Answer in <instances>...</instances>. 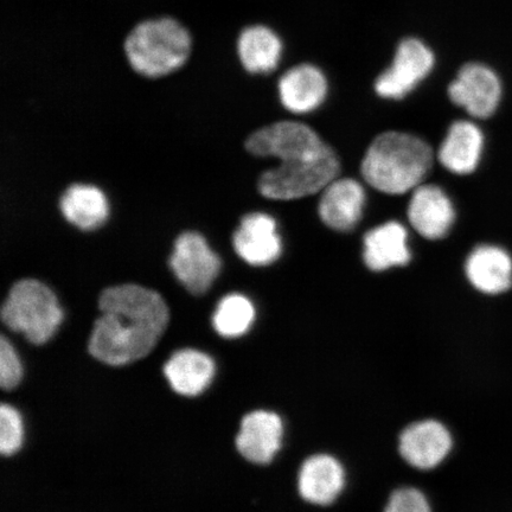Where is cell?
Here are the masks:
<instances>
[{"mask_svg":"<svg viewBox=\"0 0 512 512\" xmlns=\"http://www.w3.org/2000/svg\"><path fill=\"white\" fill-rule=\"evenodd\" d=\"M433 150L425 140L403 132L376 137L362 160V176L376 190L403 195L418 188L433 166Z\"/></svg>","mask_w":512,"mask_h":512,"instance_id":"cell-3","label":"cell"},{"mask_svg":"<svg viewBox=\"0 0 512 512\" xmlns=\"http://www.w3.org/2000/svg\"><path fill=\"white\" fill-rule=\"evenodd\" d=\"M190 51L188 30L172 18L140 23L125 42V53L131 67L151 79L162 78L183 67Z\"/></svg>","mask_w":512,"mask_h":512,"instance_id":"cell-4","label":"cell"},{"mask_svg":"<svg viewBox=\"0 0 512 512\" xmlns=\"http://www.w3.org/2000/svg\"><path fill=\"white\" fill-rule=\"evenodd\" d=\"M99 310L101 316L95 320L88 350L96 360L113 367L149 355L170 320L164 298L138 284L105 288L99 297Z\"/></svg>","mask_w":512,"mask_h":512,"instance_id":"cell-2","label":"cell"},{"mask_svg":"<svg viewBox=\"0 0 512 512\" xmlns=\"http://www.w3.org/2000/svg\"><path fill=\"white\" fill-rule=\"evenodd\" d=\"M366 191L352 178H336L323 190L318 204L320 220L332 230L348 233L363 215Z\"/></svg>","mask_w":512,"mask_h":512,"instance_id":"cell-11","label":"cell"},{"mask_svg":"<svg viewBox=\"0 0 512 512\" xmlns=\"http://www.w3.org/2000/svg\"><path fill=\"white\" fill-rule=\"evenodd\" d=\"M255 320L254 305L239 293L228 294L217 304L213 325L217 334L226 338L245 335Z\"/></svg>","mask_w":512,"mask_h":512,"instance_id":"cell-22","label":"cell"},{"mask_svg":"<svg viewBox=\"0 0 512 512\" xmlns=\"http://www.w3.org/2000/svg\"><path fill=\"white\" fill-rule=\"evenodd\" d=\"M384 512H431V508L421 491L403 488L390 497Z\"/></svg>","mask_w":512,"mask_h":512,"instance_id":"cell-25","label":"cell"},{"mask_svg":"<svg viewBox=\"0 0 512 512\" xmlns=\"http://www.w3.org/2000/svg\"><path fill=\"white\" fill-rule=\"evenodd\" d=\"M452 438L438 421L426 420L408 426L400 437V453L409 465L420 470L437 467L450 453Z\"/></svg>","mask_w":512,"mask_h":512,"instance_id":"cell-13","label":"cell"},{"mask_svg":"<svg viewBox=\"0 0 512 512\" xmlns=\"http://www.w3.org/2000/svg\"><path fill=\"white\" fill-rule=\"evenodd\" d=\"M23 367L12 344L4 336L0 339V386L15 389L21 383Z\"/></svg>","mask_w":512,"mask_h":512,"instance_id":"cell-24","label":"cell"},{"mask_svg":"<svg viewBox=\"0 0 512 512\" xmlns=\"http://www.w3.org/2000/svg\"><path fill=\"white\" fill-rule=\"evenodd\" d=\"M23 444V422L21 414L9 405L0 408V452L10 457Z\"/></svg>","mask_w":512,"mask_h":512,"instance_id":"cell-23","label":"cell"},{"mask_svg":"<svg viewBox=\"0 0 512 512\" xmlns=\"http://www.w3.org/2000/svg\"><path fill=\"white\" fill-rule=\"evenodd\" d=\"M344 482L342 465L328 454H318L307 459L299 471V494L312 504L328 505L341 494Z\"/></svg>","mask_w":512,"mask_h":512,"instance_id":"cell-19","label":"cell"},{"mask_svg":"<svg viewBox=\"0 0 512 512\" xmlns=\"http://www.w3.org/2000/svg\"><path fill=\"white\" fill-rule=\"evenodd\" d=\"M465 273L477 291L497 296L512 287V256L502 247L480 245L467 256Z\"/></svg>","mask_w":512,"mask_h":512,"instance_id":"cell-15","label":"cell"},{"mask_svg":"<svg viewBox=\"0 0 512 512\" xmlns=\"http://www.w3.org/2000/svg\"><path fill=\"white\" fill-rule=\"evenodd\" d=\"M407 240V230L400 222L390 221L369 230L363 239L364 264L373 272L408 265L412 254Z\"/></svg>","mask_w":512,"mask_h":512,"instance_id":"cell-16","label":"cell"},{"mask_svg":"<svg viewBox=\"0 0 512 512\" xmlns=\"http://www.w3.org/2000/svg\"><path fill=\"white\" fill-rule=\"evenodd\" d=\"M60 210L64 219L82 232L100 228L110 215L106 195L91 184L70 185L60 198Z\"/></svg>","mask_w":512,"mask_h":512,"instance_id":"cell-20","label":"cell"},{"mask_svg":"<svg viewBox=\"0 0 512 512\" xmlns=\"http://www.w3.org/2000/svg\"><path fill=\"white\" fill-rule=\"evenodd\" d=\"M278 92L287 111L307 114L323 105L329 93V81L316 64L300 63L281 76Z\"/></svg>","mask_w":512,"mask_h":512,"instance_id":"cell-12","label":"cell"},{"mask_svg":"<svg viewBox=\"0 0 512 512\" xmlns=\"http://www.w3.org/2000/svg\"><path fill=\"white\" fill-rule=\"evenodd\" d=\"M255 157H274L277 168L259 177L258 189L268 200L291 201L323 191L341 174L336 152L310 126L279 121L255 131L246 140Z\"/></svg>","mask_w":512,"mask_h":512,"instance_id":"cell-1","label":"cell"},{"mask_svg":"<svg viewBox=\"0 0 512 512\" xmlns=\"http://www.w3.org/2000/svg\"><path fill=\"white\" fill-rule=\"evenodd\" d=\"M233 247L248 265H272L283 253L277 222L265 213L243 216L233 234Z\"/></svg>","mask_w":512,"mask_h":512,"instance_id":"cell-9","label":"cell"},{"mask_svg":"<svg viewBox=\"0 0 512 512\" xmlns=\"http://www.w3.org/2000/svg\"><path fill=\"white\" fill-rule=\"evenodd\" d=\"M437 64L434 50L419 37L403 38L395 49L392 63L377 76L374 88L387 100H402L430 76Z\"/></svg>","mask_w":512,"mask_h":512,"instance_id":"cell-6","label":"cell"},{"mask_svg":"<svg viewBox=\"0 0 512 512\" xmlns=\"http://www.w3.org/2000/svg\"><path fill=\"white\" fill-rule=\"evenodd\" d=\"M447 94L454 105L464 108L472 118L488 119L501 105L503 86L494 69L484 63L469 62L458 70Z\"/></svg>","mask_w":512,"mask_h":512,"instance_id":"cell-8","label":"cell"},{"mask_svg":"<svg viewBox=\"0 0 512 512\" xmlns=\"http://www.w3.org/2000/svg\"><path fill=\"white\" fill-rule=\"evenodd\" d=\"M164 374L176 393L196 396L213 381L215 363L201 351L181 350L165 364Z\"/></svg>","mask_w":512,"mask_h":512,"instance_id":"cell-21","label":"cell"},{"mask_svg":"<svg viewBox=\"0 0 512 512\" xmlns=\"http://www.w3.org/2000/svg\"><path fill=\"white\" fill-rule=\"evenodd\" d=\"M484 134L471 121L453 123L440 146L439 162L452 174L470 175L475 172L482 159Z\"/></svg>","mask_w":512,"mask_h":512,"instance_id":"cell-17","label":"cell"},{"mask_svg":"<svg viewBox=\"0 0 512 512\" xmlns=\"http://www.w3.org/2000/svg\"><path fill=\"white\" fill-rule=\"evenodd\" d=\"M2 320L32 344L50 341L59 330L63 310L51 288L37 279H21L12 285L2 307Z\"/></svg>","mask_w":512,"mask_h":512,"instance_id":"cell-5","label":"cell"},{"mask_svg":"<svg viewBox=\"0 0 512 512\" xmlns=\"http://www.w3.org/2000/svg\"><path fill=\"white\" fill-rule=\"evenodd\" d=\"M408 219L422 238L440 240L450 232L456 211L443 189L433 184H421L413 190Z\"/></svg>","mask_w":512,"mask_h":512,"instance_id":"cell-10","label":"cell"},{"mask_svg":"<svg viewBox=\"0 0 512 512\" xmlns=\"http://www.w3.org/2000/svg\"><path fill=\"white\" fill-rule=\"evenodd\" d=\"M283 435L284 425L279 415L255 411L243 418L236 446L248 462L266 465L280 450Z\"/></svg>","mask_w":512,"mask_h":512,"instance_id":"cell-14","label":"cell"},{"mask_svg":"<svg viewBox=\"0 0 512 512\" xmlns=\"http://www.w3.org/2000/svg\"><path fill=\"white\" fill-rule=\"evenodd\" d=\"M285 44L277 31L255 24L242 30L238 54L242 67L256 75L271 74L283 60Z\"/></svg>","mask_w":512,"mask_h":512,"instance_id":"cell-18","label":"cell"},{"mask_svg":"<svg viewBox=\"0 0 512 512\" xmlns=\"http://www.w3.org/2000/svg\"><path fill=\"white\" fill-rule=\"evenodd\" d=\"M169 266L185 290L202 296L219 277L221 259L202 234L184 232L175 240Z\"/></svg>","mask_w":512,"mask_h":512,"instance_id":"cell-7","label":"cell"}]
</instances>
